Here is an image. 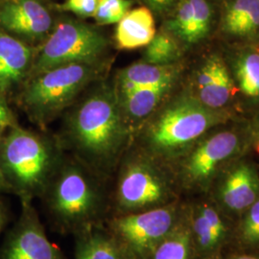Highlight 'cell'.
<instances>
[{
  "instance_id": "26",
  "label": "cell",
  "mask_w": 259,
  "mask_h": 259,
  "mask_svg": "<svg viewBox=\"0 0 259 259\" xmlns=\"http://www.w3.org/2000/svg\"><path fill=\"white\" fill-rule=\"evenodd\" d=\"M99 0H65L60 9L73 13L80 18H93L98 7Z\"/></svg>"
},
{
  "instance_id": "17",
  "label": "cell",
  "mask_w": 259,
  "mask_h": 259,
  "mask_svg": "<svg viewBox=\"0 0 259 259\" xmlns=\"http://www.w3.org/2000/svg\"><path fill=\"white\" fill-rule=\"evenodd\" d=\"M181 80L139 88L131 93L117 97L121 111L129 123L147 119L157 108L174 93Z\"/></svg>"
},
{
  "instance_id": "10",
  "label": "cell",
  "mask_w": 259,
  "mask_h": 259,
  "mask_svg": "<svg viewBox=\"0 0 259 259\" xmlns=\"http://www.w3.org/2000/svg\"><path fill=\"white\" fill-rule=\"evenodd\" d=\"M219 10L218 0H181L163 19L161 30L176 39L185 54L216 35Z\"/></svg>"
},
{
  "instance_id": "16",
  "label": "cell",
  "mask_w": 259,
  "mask_h": 259,
  "mask_svg": "<svg viewBox=\"0 0 259 259\" xmlns=\"http://www.w3.org/2000/svg\"><path fill=\"white\" fill-rule=\"evenodd\" d=\"M183 73V62L171 65H149L139 62L121 69L116 75L113 90L119 97L139 88L181 80Z\"/></svg>"
},
{
  "instance_id": "14",
  "label": "cell",
  "mask_w": 259,
  "mask_h": 259,
  "mask_svg": "<svg viewBox=\"0 0 259 259\" xmlns=\"http://www.w3.org/2000/svg\"><path fill=\"white\" fill-rule=\"evenodd\" d=\"M224 56L243 108L259 111V40L228 47Z\"/></svg>"
},
{
  "instance_id": "23",
  "label": "cell",
  "mask_w": 259,
  "mask_h": 259,
  "mask_svg": "<svg viewBox=\"0 0 259 259\" xmlns=\"http://www.w3.org/2000/svg\"><path fill=\"white\" fill-rule=\"evenodd\" d=\"M133 0H99L94 19L99 25L118 23L129 12Z\"/></svg>"
},
{
  "instance_id": "19",
  "label": "cell",
  "mask_w": 259,
  "mask_h": 259,
  "mask_svg": "<svg viewBox=\"0 0 259 259\" xmlns=\"http://www.w3.org/2000/svg\"><path fill=\"white\" fill-rule=\"evenodd\" d=\"M157 33L155 16L146 6L131 9L117 23L115 42L121 50L145 47Z\"/></svg>"
},
{
  "instance_id": "22",
  "label": "cell",
  "mask_w": 259,
  "mask_h": 259,
  "mask_svg": "<svg viewBox=\"0 0 259 259\" xmlns=\"http://www.w3.org/2000/svg\"><path fill=\"white\" fill-rule=\"evenodd\" d=\"M189 247L188 232L175 227L146 255H148V259H188Z\"/></svg>"
},
{
  "instance_id": "2",
  "label": "cell",
  "mask_w": 259,
  "mask_h": 259,
  "mask_svg": "<svg viewBox=\"0 0 259 259\" xmlns=\"http://www.w3.org/2000/svg\"><path fill=\"white\" fill-rule=\"evenodd\" d=\"M67 129L81 157L94 167L106 168L126 147L131 126L121 111L113 87L102 85L77 106Z\"/></svg>"
},
{
  "instance_id": "30",
  "label": "cell",
  "mask_w": 259,
  "mask_h": 259,
  "mask_svg": "<svg viewBox=\"0 0 259 259\" xmlns=\"http://www.w3.org/2000/svg\"><path fill=\"white\" fill-rule=\"evenodd\" d=\"M9 222V210L6 204L0 199V234Z\"/></svg>"
},
{
  "instance_id": "28",
  "label": "cell",
  "mask_w": 259,
  "mask_h": 259,
  "mask_svg": "<svg viewBox=\"0 0 259 259\" xmlns=\"http://www.w3.org/2000/svg\"><path fill=\"white\" fill-rule=\"evenodd\" d=\"M199 210L204 215L205 220L211 227L217 238L221 241L224 234H225V226H224V223H223L222 219L220 218L219 214L214 208L210 206H207V205H203Z\"/></svg>"
},
{
  "instance_id": "24",
  "label": "cell",
  "mask_w": 259,
  "mask_h": 259,
  "mask_svg": "<svg viewBox=\"0 0 259 259\" xmlns=\"http://www.w3.org/2000/svg\"><path fill=\"white\" fill-rule=\"evenodd\" d=\"M240 234L246 244H259V199L247 209L241 225Z\"/></svg>"
},
{
  "instance_id": "20",
  "label": "cell",
  "mask_w": 259,
  "mask_h": 259,
  "mask_svg": "<svg viewBox=\"0 0 259 259\" xmlns=\"http://www.w3.org/2000/svg\"><path fill=\"white\" fill-rule=\"evenodd\" d=\"M113 235L100 231H84L77 242L75 259H129Z\"/></svg>"
},
{
  "instance_id": "9",
  "label": "cell",
  "mask_w": 259,
  "mask_h": 259,
  "mask_svg": "<svg viewBox=\"0 0 259 259\" xmlns=\"http://www.w3.org/2000/svg\"><path fill=\"white\" fill-rule=\"evenodd\" d=\"M175 223L173 206H158L119 215L112 220L111 231L130 256H143L175 229Z\"/></svg>"
},
{
  "instance_id": "27",
  "label": "cell",
  "mask_w": 259,
  "mask_h": 259,
  "mask_svg": "<svg viewBox=\"0 0 259 259\" xmlns=\"http://www.w3.org/2000/svg\"><path fill=\"white\" fill-rule=\"evenodd\" d=\"M181 0H142L155 17L165 19Z\"/></svg>"
},
{
  "instance_id": "31",
  "label": "cell",
  "mask_w": 259,
  "mask_h": 259,
  "mask_svg": "<svg viewBox=\"0 0 259 259\" xmlns=\"http://www.w3.org/2000/svg\"><path fill=\"white\" fill-rule=\"evenodd\" d=\"M11 123V115L7 108L0 102V128L6 127Z\"/></svg>"
},
{
  "instance_id": "18",
  "label": "cell",
  "mask_w": 259,
  "mask_h": 259,
  "mask_svg": "<svg viewBox=\"0 0 259 259\" xmlns=\"http://www.w3.org/2000/svg\"><path fill=\"white\" fill-rule=\"evenodd\" d=\"M33 61L30 47L0 31V93L19 83L32 68Z\"/></svg>"
},
{
  "instance_id": "29",
  "label": "cell",
  "mask_w": 259,
  "mask_h": 259,
  "mask_svg": "<svg viewBox=\"0 0 259 259\" xmlns=\"http://www.w3.org/2000/svg\"><path fill=\"white\" fill-rule=\"evenodd\" d=\"M248 138L252 139L259 146V111L254 113L250 118V121L247 124Z\"/></svg>"
},
{
  "instance_id": "35",
  "label": "cell",
  "mask_w": 259,
  "mask_h": 259,
  "mask_svg": "<svg viewBox=\"0 0 259 259\" xmlns=\"http://www.w3.org/2000/svg\"><path fill=\"white\" fill-rule=\"evenodd\" d=\"M258 40H259V39H258Z\"/></svg>"
},
{
  "instance_id": "11",
  "label": "cell",
  "mask_w": 259,
  "mask_h": 259,
  "mask_svg": "<svg viewBox=\"0 0 259 259\" xmlns=\"http://www.w3.org/2000/svg\"><path fill=\"white\" fill-rule=\"evenodd\" d=\"M0 259H63L61 251L47 238L31 202H21L19 219L0 247Z\"/></svg>"
},
{
  "instance_id": "33",
  "label": "cell",
  "mask_w": 259,
  "mask_h": 259,
  "mask_svg": "<svg viewBox=\"0 0 259 259\" xmlns=\"http://www.w3.org/2000/svg\"><path fill=\"white\" fill-rule=\"evenodd\" d=\"M235 259H259L257 257H254V256H250V255H242L239 257H236Z\"/></svg>"
},
{
  "instance_id": "34",
  "label": "cell",
  "mask_w": 259,
  "mask_h": 259,
  "mask_svg": "<svg viewBox=\"0 0 259 259\" xmlns=\"http://www.w3.org/2000/svg\"><path fill=\"white\" fill-rule=\"evenodd\" d=\"M218 1H220V0H218Z\"/></svg>"
},
{
  "instance_id": "6",
  "label": "cell",
  "mask_w": 259,
  "mask_h": 259,
  "mask_svg": "<svg viewBox=\"0 0 259 259\" xmlns=\"http://www.w3.org/2000/svg\"><path fill=\"white\" fill-rule=\"evenodd\" d=\"M109 46L97 28L74 19L57 23L33 61L34 75L52 67L74 63H96Z\"/></svg>"
},
{
  "instance_id": "21",
  "label": "cell",
  "mask_w": 259,
  "mask_h": 259,
  "mask_svg": "<svg viewBox=\"0 0 259 259\" xmlns=\"http://www.w3.org/2000/svg\"><path fill=\"white\" fill-rule=\"evenodd\" d=\"M185 52L176 39L163 30H159L145 47L140 62L149 65H171L182 63Z\"/></svg>"
},
{
  "instance_id": "3",
  "label": "cell",
  "mask_w": 259,
  "mask_h": 259,
  "mask_svg": "<svg viewBox=\"0 0 259 259\" xmlns=\"http://www.w3.org/2000/svg\"><path fill=\"white\" fill-rule=\"evenodd\" d=\"M57 167V150L34 133L14 130L0 142V171L21 202L45 193Z\"/></svg>"
},
{
  "instance_id": "1",
  "label": "cell",
  "mask_w": 259,
  "mask_h": 259,
  "mask_svg": "<svg viewBox=\"0 0 259 259\" xmlns=\"http://www.w3.org/2000/svg\"><path fill=\"white\" fill-rule=\"evenodd\" d=\"M234 120L232 109H210L186 89L172 94L141 123L139 139L145 154L169 159L183 156L209 131Z\"/></svg>"
},
{
  "instance_id": "5",
  "label": "cell",
  "mask_w": 259,
  "mask_h": 259,
  "mask_svg": "<svg viewBox=\"0 0 259 259\" xmlns=\"http://www.w3.org/2000/svg\"><path fill=\"white\" fill-rule=\"evenodd\" d=\"M102 71L96 63L60 65L34 75L24 92L23 99L38 122L46 123L74 101Z\"/></svg>"
},
{
  "instance_id": "12",
  "label": "cell",
  "mask_w": 259,
  "mask_h": 259,
  "mask_svg": "<svg viewBox=\"0 0 259 259\" xmlns=\"http://www.w3.org/2000/svg\"><path fill=\"white\" fill-rule=\"evenodd\" d=\"M228 47L259 39V0H220L216 35Z\"/></svg>"
},
{
  "instance_id": "8",
  "label": "cell",
  "mask_w": 259,
  "mask_h": 259,
  "mask_svg": "<svg viewBox=\"0 0 259 259\" xmlns=\"http://www.w3.org/2000/svg\"><path fill=\"white\" fill-rule=\"evenodd\" d=\"M229 123L220 125L206 133L188 149L181 160V177L186 185L195 187H205L223 165L229 162L239 153L244 129Z\"/></svg>"
},
{
  "instance_id": "13",
  "label": "cell",
  "mask_w": 259,
  "mask_h": 259,
  "mask_svg": "<svg viewBox=\"0 0 259 259\" xmlns=\"http://www.w3.org/2000/svg\"><path fill=\"white\" fill-rule=\"evenodd\" d=\"M0 25L31 41H45L53 19L39 0H8L0 6Z\"/></svg>"
},
{
  "instance_id": "7",
  "label": "cell",
  "mask_w": 259,
  "mask_h": 259,
  "mask_svg": "<svg viewBox=\"0 0 259 259\" xmlns=\"http://www.w3.org/2000/svg\"><path fill=\"white\" fill-rule=\"evenodd\" d=\"M157 160L144 153L130 158L122 167L115 202L123 214L158 207L169 200L172 185Z\"/></svg>"
},
{
  "instance_id": "4",
  "label": "cell",
  "mask_w": 259,
  "mask_h": 259,
  "mask_svg": "<svg viewBox=\"0 0 259 259\" xmlns=\"http://www.w3.org/2000/svg\"><path fill=\"white\" fill-rule=\"evenodd\" d=\"M45 193L49 213L65 230L89 228L102 207L101 192L94 180L75 163L57 170Z\"/></svg>"
},
{
  "instance_id": "25",
  "label": "cell",
  "mask_w": 259,
  "mask_h": 259,
  "mask_svg": "<svg viewBox=\"0 0 259 259\" xmlns=\"http://www.w3.org/2000/svg\"><path fill=\"white\" fill-rule=\"evenodd\" d=\"M193 232L196 240L203 250L213 249L220 242L200 210L193 218Z\"/></svg>"
},
{
  "instance_id": "15",
  "label": "cell",
  "mask_w": 259,
  "mask_h": 259,
  "mask_svg": "<svg viewBox=\"0 0 259 259\" xmlns=\"http://www.w3.org/2000/svg\"><path fill=\"white\" fill-rule=\"evenodd\" d=\"M220 197L225 205L234 211L247 210L258 200L259 178L252 164L239 160L224 174Z\"/></svg>"
},
{
  "instance_id": "32",
  "label": "cell",
  "mask_w": 259,
  "mask_h": 259,
  "mask_svg": "<svg viewBox=\"0 0 259 259\" xmlns=\"http://www.w3.org/2000/svg\"><path fill=\"white\" fill-rule=\"evenodd\" d=\"M6 190H9V187L6 184L5 180H4V177L2 175L1 171H0V192H4Z\"/></svg>"
}]
</instances>
